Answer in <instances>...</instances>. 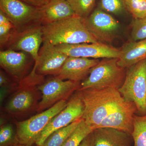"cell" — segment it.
I'll return each mask as SVG.
<instances>
[{
  "mask_svg": "<svg viewBox=\"0 0 146 146\" xmlns=\"http://www.w3.org/2000/svg\"><path fill=\"white\" fill-rule=\"evenodd\" d=\"M84 105L82 119L94 130L117 108L125 102L118 89H88L76 91Z\"/></svg>",
  "mask_w": 146,
  "mask_h": 146,
  "instance_id": "1",
  "label": "cell"
},
{
  "mask_svg": "<svg viewBox=\"0 0 146 146\" xmlns=\"http://www.w3.org/2000/svg\"><path fill=\"white\" fill-rule=\"evenodd\" d=\"M43 32L44 38L54 46L99 42L88 30L84 18L76 15L44 25Z\"/></svg>",
  "mask_w": 146,
  "mask_h": 146,
  "instance_id": "2",
  "label": "cell"
},
{
  "mask_svg": "<svg viewBox=\"0 0 146 146\" xmlns=\"http://www.w3.org/2000/svg\"><path fill=\"white\" fill-rule=\"evenodd\" d=\"M44 80V76L37 74L34 66L29 74L17 82L16 91L6 105L7 111L11 115H18L36 108L39 96L38 86Z\"/></svg>",
  "mask_w": 146,
  "mask_h": 146,
  "instance_id": "3",
  "label": "cell"
},
{
  "mask_svg": "<svg viewBox=\"0 0 146 146\" xmlns=\"http://www.w3.org/2000/svg\"><path fill=\"white\" fill-rule=\"evenodd\" d=\"M118 58H104L91 69L88 76L80 83L79 90L92 88L118 89L125 78V68L118 65Z\"/></svg>",
  "mask_w": 146,
  "mask_h": 146,
  "instance_id": "4",
  "label": "cell"
},
{
  "mask_svg": "<svg viewBox=\"0 0 146 146\" xmlns=\"http://www.w3.org/2000/svg\"><path fill=\"white\" fill-rule=\"evenodd\" d=\"M118 91L125 101L133 103L142 115H146V59L127 68Z\"/></svg>",
  "mask_w": 146,
  "mask_h": 146,
  "instance_id": "5",
  "label": "cell"
},
{
  "mask_svg": "<svg viewBox=\"0 0 146 146\" xmlns=\"http://www.w3.org/2000/svg\"><path fill=\"white\" fill-rule=\"evenodd\" d=\"M67 100H61L48 109L28 119L16 123V137L19 143L32 146L36 143L42 131L51 120L67 106Z\"/></svg>",
  "mask_w": 146,
  "mask_h": 146,
  "instance_id": "6",
  "label": "cell"
},
{
  "mask_svg": "<svg viewBox=\"0 0 146 146\" xmlns=\"http://www.w3.org/2000/svg\"><path fill=\"white\" fill-rule=\"evenodd\" d=\"M0 10L11 21L17 31L43 25L40 8L21 0H0Z\"/></svg>",
  "mask_w": 146,
  "mask_h": 146,
  "instance_id": "7",
  "label": "cell"
},
{
  "mask_svg": "<svg viewBox=\"0 0 146 146\" xmlns=\"http://www.w3.org/2000/svg\"><path fill=\"white\" fill-rule=\"evenodd\" d=\"M80 82L63 80L55 76L39 84L38 89L42 94L36 110L42 112L61 100H67L80 89Z\"/></svg>",
  "mask_w": 146,
  "mask_h": 146,
  "instance_id": "8",
  "label": "cell"
},
{
  "mask_svg": "<svg viewBox=\"0 0 146 146\" xmlns=\"http://www.w3.org/2000/svg\"><path fill=\"white\" fill-rule=\"evenodd\" d=\"M84 105L76 92L68 102L67 106L51 120L36 141V146H42L50 134L55 131L70 124L82 119L84 111Z\"/></svg>",
  "mask_w": 146,
  "mask_h": 146,
  "instance_id": "9",
  "label": "cell"
},
{
  "mask_svg": "<svg viewBox=\"0 0 146 146\" xmlns=\"http://www.w3.org/2000/svg\"><path fill=\"white\" fill-rule=\"evenodd\" d=\"M44 39L43 25L32 27L22 31L15 29L5 50L28 53L35 63L38 60L39 50Z\"/></svg>",
  "mask_w": 146,
  "mask_h": 146,
  "instance_id": "10",
  "label": "cell"
},
{
  "mask_svg": "<svg viewBox=\"0 0 146 146\" xmlns=\"http://www.w3.org/2000/svg\"><path fill=\"white\" fill-rule=\"evenodd\" d=\"M84 22L89 31L99 42H109L116 38L120 29L119 22L109 13L97 9Z\"/></svg>",
  "mask_w": 146,
  "mask_h": 146,
  "instance_id": "11",
  "label": "cell"
},
{
  "mask_svg": "<svg viewBox=\"0 0 146 146\" xmlns=\"http://www.w3.org/2000/svg\"><path fill=\"white\" fill-rule=\"evenodd\" d=\"M55 47L58 50L70 57H84L94 59L118 58L121 54L120 49L101 42L60 45Z\"/></svg>",
  "mask_w": 146,
  "mask_h": 146,
  "instance_id": "12",
  "label": "cell"
},
{
  "mask_svg": "<svg viewBox=\"0 0 146 146\" xmlns=\"http://www.w3.org/2000/svg\"><path fill=\"white\" fill-rule=\"evenodd\" d=\"M68 57L44 38L39 50L38 60L34 64L36 72L41 75L56 76Z\"/></svg>",
  "mask_w": 146,
  "mask_h": 146,
  "instance_id": "13",
  "label": "cell"
},
{
  "mask_svg": "<svg viewBox=\"0 0 146 146\" xmlns=\"http://www.w3.org/2000/svg\"><path fill=\"white\" fill-rule=\"evenodd\" d=\"M28 53L10 49L0 52L1 68L14 81L18 82L26 76L31 64V58Z\"/></svg>",
  "mask_w": 146,
  "mask_h": 146,
  "instance_id": "14",
  "label": "cell"
},
{
  "mask_svg": "<svg viewBox=\"0 0 146 146\" xmlns=\"http://www.w3.org/2000/svg\"><path fill=\"white\" fill-rule=\"evenodd\" d=\"M137 108L133 103L125 102L106 117L98 127H110L123 131L131 135Z\"/></svg>",
  "mask_w": 146,
  "mask_h": 146,
  "instance_id": "15",
  "label": "cell"
},
{
  "mask_svg": "<svg viewBox=\"0 0 146 146\" xmlns=\"http://www.w3.org/2000/svg\"><path fill=\"white\" fill-rule=\"evenodd\" d=\"M100 62L99 59L69 56L56 77L63 80L81 82Z\"/></svg>",
  "mask_w": 146,
  "mask_h": 146,
  "instance_id": "16",
  "label": "cell"
},
{
  "mask_svg": "<svg viewBox=\"0 0 146 146\" xmlns=\"http://www.w3.org/2000/svg\"><path fill=\"white\" fill-rule=\"evenodd\" d=\"M94 146H130L131 135L110 127H98L92 131Z\"/></svg>",
  "mask_w": 146,
  "mask_h": 146,
  "instance_id": "17",
  "label": "cell"
},
{
  "mask_svg": "<svg viewBox=\"0 0 146 146\" xmlns=\"http://www.w3.org/2000/svg\"><path fill=\"white\" fill-rule=\"evenodd\" d=\"M40 9L43 25L63 21L76 15L67 0H51Z\"/></svg>",
  "mask_w": 146,
  "mask_h": 146,
  "instance_id": "18",
  "label": "cell"
},
{
  "mask_svg": "<svg viewBox=\"0 0 146 146\" xmlns=\"http://www.w3.org/2000/svg\"><path fill=\"white\" fill-rule=\"evenodd\" d=\"M120 50L118 65L125 69L129 68L146 59V39L127 43Z\"/></svg>",
  "mask_w": 146,
  "mask_h": 146,
  "instance_id": "19",
  "label": "cell"
},
{
  "mask_svg": "<svg viewBox=\"0 0 146 146\" xmlns=\"http://www.w3.org/2000/svg\"><path fill=\"white\" fill-rule=\"evenodd\" d=\"M80 119L68 125L55 131L45 140L42 146H61L81 121Z\"/></svg>",
  "mask_w": 146,
  "mask_h": 146,
  "instance_id": "20",
  "label": "cell"
},
{
  "mask_svg": "<svg viewBox=\"0 0 146 146\" xmlns=\"http://www.w3.org/2000/svg\"><path fill=\"white\" fill-rule=\"evenodd\" d=\"M131 136L133 146H146V115H134Z\"/></svg>",
  "mask_w": 146,
  "mask_h": 146,
  "instance_id": "21",
  "label": "cell"
},
{
  "mask_svg": "<svg viewBox=\"0 0 146 146\" xmlns=\"http://www.w3.org/2000/svg\"><path fill=\"white\" fill-rule=\"evenodd\" d=\"M93 131L82 119L78 125L61 146H79Z\"/></svg>",
  "mask_w": 146,
  "mask_h": 146,
  "instance_id": "22",
  "label": "cell"
},
{
  "mask_svg": "<svg viewBox=\"0 0 146 146\" xmlns=\"http://www.w3.org/2000/svg\"><path fill=\"white\" fill-rule=\"evenodd\" d=\"M15 30L11 21L2 11L0 10V46L5 48Z\"/></svg>",
  "mask_w": 146,
  "mask_h": 146,
  "instance_id": "23",
  "label": "cell"
},
{
  "mask_svg": "<svg viewBox=\"0 0 146 146\" xmlns=\"http://www.w3.org/2000/svg\"><path fill=\"white\" fill-rule=\"evenodd\" d=\"M76 16L86 18L90 15L96 0H67Z\"/></svg>",
  "mask_w": 146,
  "mask_h": 146,
  "instance_id": "24",
  "label": "cell"
},
{
  "mask_svg": "<svg viewBox=\"0 0 146 146\" xmlns=\"http://www.w3.org/2000/svg\"><path fill=\"white\" fill-rule=\"evenodd\" d=\"M18 143L16 130L10 124H2L0 128V146H12Z\"/></svg>",
  "mask_w": 146,
  "mask_h": 146,
  "instance_id": "25",
  "label": "cell"
},
{
  "mask_svg": "<svg viewBox=\"0 0 146 146\" xmlns=\"http://www.w3.org/2000/svg\"><path fill=\"white\" fill-rule=\"evenodd\" d=\"M125 9L135 19L146 17V0H124Z\"/></svg>",
  "mask_w": 146,
  "mask_h": 146,
  "instance_id": "26",
  "label": "cell"
},
{
  "mask_svg": "<svg viewBox=\"0 0 146 146\" xmlns=\"http://www.w3.org/2000/svg\"><path fill=\"white\" fill-rule=\"evenodd\" d=\"M100 7L105 12L115 14H120L125 9L124 0H101Z\"/></svg>",
  "mask_w": 146,
  "mask_h": 146,
  "instance_id": "27",
  "label": "cell"
},
{
  "mask_svg": "<svg viewBox=\"0 0 146 146\" xmlns=\"http://www.w3.org/2000/svg\"><path fill=\"white\" fill-rule=\"evenodd\" d=\"M131 35L132 41L146 39V17L140 19H134Z\"/></svg>",
  "mask_w": 146,
  "mask_h": 146,
  "instance_id": "28",
  "label": "cell"
},
{
  "mask_svg": "<svg viewBox=\"0 0 146 146\" xmlns=\"http://www.w3.org/2000/svg\"><path fill=\"white\" fill-rule=\"evenodd\" d=\"M16 81H12L5 72L1 70L0 72V86L1 87L11 86L15 83Z\"/></svg>",
  "mask_w": 146,
  "mask_h": 146,
  "instance_id": "29",
  "label": "cell"
},
{
  "mask_svg": "<svg viewBox=\"0 0 146 146\" xmlns=\"http://www.w3.org/2000/svg\"><path fill=\"white\" fill-rule=\"evenodd\" d=\"M30 5L40 8L44 6L51 0H21Z\"/></svg>",
  "mask_w": 146,
  "mask_h": 146,
  "instance_id": "30",
  "label": "cell"
},
{
  "mask_svg": "<svg viewBox=\"0 0 146 146\" xmlns=\"http://www.w3.org/2000/svg\"><path fill=\"white\" fill-rule=\"evenodd\" d=\"M79 146H94L92 132L84 139Z\"/></svg>",
  "mask_w": 146,
  "mask_h": 146,
  "instance_id": "31",
  "label": "cell"
},
{
  "mask_svg": "<svg viewBox=\"0 0 146 146\" xmlns=\"http://www.w3.org/2000/svg\"><path fill=\"white\" fill-rule=\"evenodd\" d=\"M12 146H32L30 145H22V144L19 143H17L15 144V145H13Z\"/></svg>",
  "mask_w": 146,
  "mask_h": 146,
  "instance_id": "32",
  "label": "cell"
},
{
  "mask_svg": "<svg viewBox=\"0 0 146 146\" xmlns=\"http://www.w3.org/2000/svg\"></svg>",
  "mask_w": 146,
  "mask_h": 146,
  "instance_id": "33",
  "label": "cell"
},
{
  "mask_svg": "<svg viewBox=\"0 0 146 146\" xmlns=\"http://www.w3.org/2000/svg\"></svg>",
  "mask_w": 146,
  "mask_h": 146,
  "instance_id": "34",
  "label": "cell"
}]
</instances>
